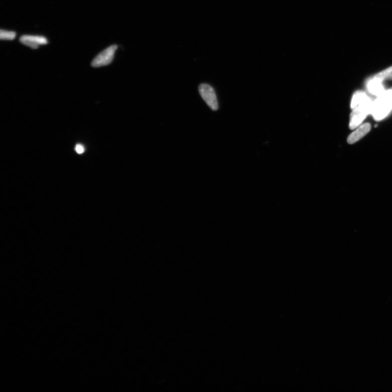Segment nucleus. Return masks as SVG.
<instances>
[{
    "label": "nucleus",
    "instance_id": "obj_12",
    "mask_svg": "<svg viewBox=\"0 0 392 392\" xmlns=\"http://www.w3.org/2000/svg\"><path fill=\"white\" fill-rule=\"evenodd\" d=\"M377 124H376V125H375V128H377Z\"/></svg>",
    "mask_w": 392,
    "mask_h": 392
},
{
    "label": "nucleus",
    "instance_id": "obj_4",
    "mask_svg": "<svg viewBox=\"0 0 392 392\" xmlns=\"http://www.w3.org/2000/svg\"><path fill=\"white\" fill-rule=\"evenodd\" d=\"M199 90L201 97L208 106L214 111L218 110V101L214 88L210 85L203 84L199 86Z\"/></svg>",
    "mask_w": 392,
    "mask_h": 392
},
{
    "label": "nucleus",
    "instance_id": "obj_9",
    "mask_svg": "<svg viewBox=\"0 0 392 392\" xmlns=\"http://www.w3.org/2000/svg\"><path fill=\"white\" fill-rule=\"evenodd\" d=\"M390 77H392V67L385 69V70L378 73L373 78L382 83L383 81L388 79Z\"/></svg>",
    "mask_w": 392,
    "mask_h": 392
},
{
    "label": "nucleus",
    "instance_id": "obj_11",
    "mask_svg": "<svg viewBox=\"0 0 392 392\" xmlns=\"http://www.w3.org/2000/svg\"><path fill=\"white\" fill-rule=\"evenodd\" d=\"M85 150V147L83 145L81 144H78L76 145L75 151H77L78 154H81L84 153Z\"/></svg>",
    "mask_w": 392,
    "mask_h": 392
},
{
    "label": "nucleus",
    "instance_id": "obj_2",
    "mask_svg": "<svg viewBox=\"0 0 392 392\" xmlns=\"http://www.w3.org/2000/svg\"><path fill=\"white\" fill-rule=\"evenodd\" d=\"M372 103L370 98H369L353 109L350 117L349 128L351 130L357 128L366 116L371 113Z\"/></svg>",
    "mask_w": 392,
    "mask_h": 392
},
{
    "label": "nucleus",
    "instance_id": "obj_10",
    "mask_svg": "<svg viewBox=\"0 0 392 392\" xmlns=\"http://www.w3.org/2000/svg\"><path fill=\"white\" fill-rule=\"evenodd\" d=\"M17 36L16 32L6 30H1L0 33V39L2 40L12 41L14 40Z\"/></svg>",
    "mask_w": 392,
    "mask_h": 392
},
{
    "label": "nucleus",
    "instance_id": "obj_7",
    "mask_svg": "<svg viewBox=\"0 0 392 392\" xmlns=\"http://www.w3.org/2000/svg\"><path fill=\"white\" fill-rule=\"evenodd\" d=\"M366 87H367V90L370 94L377 97L380 96L385 91L381 82L374 78L370 79L368 82Z\"/></svg>",
    "mask_w": 392,
    "mask_h": 392
},
{
    "label": "nucleus",
    "instance_id": "obj_8",
    "mask_svg": "<svg viewBox=\"0 0 392 392\" xmlns=\"http://www.w3.org/2000/svg\"><path fill=\"white\" fill-rule=\"evenodd\" d=\"M369 98L367 96H366V94L365 92L363 91H357L355 94H353L351 103V109H355V107L358 105L359 104H361L364 102V101L368 99Z\"/></svg>",
    "mask_w": 392,
    "mask_h": 392
},
{
    "label": "nucleus",
    "instance_id": "obj_5",
    "mask_svg": "<svg viewBox=\"0 0 392 392\" xmlns=\"http://www.w3.org/2000/svg\"><path fill=\"white\" fill-rule=\"evenodd\" d=\"M20 42L24 45L33 49L47 45L49 42L46 37L37 35H23L20 38Z\"/></svg>",
    "mask_w": 392,
    "mask_h": 392
},
{
    "label": "nucleus",
    "instance_id": "obj_6",
    "mask_svg": "<svg viewBox=\"0 0 392 392\" xmlns=\"http://www.w3.org/2000/svg\"><path fill=\"white\" fill-rule=\"evenodd\" d=\"M370 129L371 125L368 123H366L359 126L357 130L353 131L352 133L347 137V143L350 144L355 143L367 134Z\"/></svg>",
    "mask_w": 392,
    "mask_h": 392
},
{
    "label": "nucleus",
    "instance_id": "obj_13",
    "mask_svg": "<svg viewBox=\"0 0 392 392\" xmlns=\"http://www.w3.org/2000/svg\"><path fill=\"white\" fill-rule=\"evenodd\" d=\"M390 90H391V91L392 92V87L390 88Z\"/></svg>",
    "mask_w": 392,
    "mask_h": 392
},
{
    "label": "nucleus",
    "instance_id": "obj_14",
    "mask_svg": "<svg viewBox=\"0 0 392 392\" xmlns=\"http://www.w3.org/2000/svg\"><path fill=\"white\" fill-rule=\"evenodd\" d=\"M392 78V77H391Z\"/></svg>",
    "mask_w": 392,
    "mask_h": 392
},
{
    "label": "nucleus",
    "instance_id": "obj_3",
    "mask_svg": "<svg viewBox=\"0 0 392 392\" xmlns=\"http://www.w3.org/2000/svg\"><path fill=\"white\" fill-rule=\"evenodd\" d=\"M117 49V45H112L107 48L94 58L91 63L92 66L98 68L110 65L115 58Z\"/></svg>",
    "mask_w": 392,
    "mask_h": 392
},
{
    "label": "nucleus",
    "instance_id": "obj_1",
    "mask_svg": "<svg viewBox=\"0 0 392 392\" xmlns=\"http://www.w3.org/2000/svg\"><path fill=\"white\" fill-rule=\"evenodd\" d=\"M392 110V93L390 90L384 92L373 102L371 114L376 121L386 117Z\"/></svg>",
    "mask_w": 392,
    "mask_h": 392
}]
</instances>
